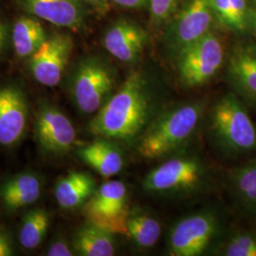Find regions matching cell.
I'll use <instances>...</instances> for the list:
<instances>
[{
	"instance_id": "1",
	"label": "cell",
	"mask_w": 256,
	"mask_h": 256,
	"mask_svg": "<svg viewBox=\"0 0 256 256\" xmlns=\"http://www.w3.org/2000/svg\"><path fill=\"white\" fill-rule=\"evenodd\" d=\"M164 108L146 77L134 72L96 112L90 131L96 137L133 144Z\"/></svg>"
},
{
	"instance_id": "2",
	"label": "cell",
	"mask_w": 256,
	"mask_h": 256,
	"mask_svg": "<svg viewBox=\"0 0 256 256\" xmlns=\"http://www.w3.org/2000/svg\"><path fill=\"white\" fill-rule=\"evenodd\" d=\"M204 108L200 101L164 108L135 144L138 154L144 160H160L176 153L196 134Z\"/></svg>"
},
{
	"instance_id": "3",
	"label": "cell",
	"mask_w": 256,
	"mask_h": 256,
	"mask_svg": "<svg viewBox=\"0 0 256 256\" xmlns=\"http://www.w3.org/2000/svg\"><path fill=\"white\" fill-rule=\"evenodd\" d=\"M209 128L214 142L230 155L256 151V126L244 104L230 92L214 104Z\"/></svg>"
},
{
	"instance_id": "4",
	"label": "cell",
	"mask_w": 256,
	"mask_h": 256,
	"mask_svg": "<svg viewBox=\"0 0 256 256\" xmlns=\"http://www.w3.org/2000/svg\"><path fill=\"white\" fill-rule=\"evenodd\" d=\"M208 168L200 156L176 154L153 168L144 180V191L160 196L198 192L208 180Z\"/></svg>"
},
{
	"instance_id": "5",
	"label": "cell",
	"mask_w": 256,
	"mask_h": 256,
	"mask_svg": "<svg viewBox=\"0 0 256 256\" xmlns=\"http://www.w3.org/2000/svg\"><path fill=\"white\" fill-rule=\"evenodd\" d=\"M116 82L111 68L102 60L88 57L75 70L72 95L77 108L84 114L96 113L112 95Z\"/></svg>"
},
{
	"instance_id": "6",
	"label": "cell",
	"mask_w": 256,
	"mask_h": 256,
	"mask_svg": "<svg viewBox=\"0 0 256 256\" xmlns=\"http://www.w3.org/2000/svg\"><path fill=\"white\" fill-rule=\"evenodd\" d=\"M225 60V48L214 32L184 48L178 55L180 80L185 88H198L220 72Z\"/></svg>"
},
{
	"instance_id": "7",
	"label": "cell",
	"mask_w": 256,
	"mask_h": 256,
	"mask_svg": "<svg viewBox=\"0 0 256 256\" xmlns=\"http://www.w3.org/2000/svg\"><path fill=\"white\" fill-rule=\"evenodd\" d=\"M82 212L88 222L113 234H126L130 214L126 184L120 180L102 183L82 205Z\"/></svg>"
},
{
	"instance_id": "8",
	"label": "cell",
	"mask_w": 256,
	"mask_h": 256,
	"mask_svg": "<svg viewBox=\"0 0 256 256\" xmlns=\"http://www.w3.org/2000/svg\"><path fill=\"white\" fill-rule=\"evenodd\" d=\"M220 228L212 212H200L180 220L171 230L168 248L174 256H200L209 247Z\"/></svg>"
},
{
	"instance_id": "9",
	"label": "cell",
	"mask_w": 256,
	"mask_h": 256,
	"mask_svg": "<svg viewBox=\"0 0 256 256\" xmlns=\"http://www.w3.org/2000/svg\"><path fill=\"white\" fill-rule=\"evenodd\" d=\"M72 50L74 41L68 34H56L46 37L30 57V68L37 82L50 88L57 86L63 77Z\"/></svg>"
},
{
	"instance_id": "10",
	"label": "cell",
	"mask_w": 256,
	"mask_h": 256,
	"mask_svg": "<svg viewBox=\"0 0 256 256\" xmlns=\"http://www.w3.org/2000/svg\"><path fill=\"white\" fill-rule=\"evenodd\" d=\"M34 136L39 148L46 154L61 156L72 150L76 130L72 120L57 108L42 106L34 120Z\"/></svg>"
},
{
	"instance_id": "11",
	"label": "cell",
	"mask_w": 256,
	"mask_h": 256,
	"mask_svg": "<svg viewBox=\"0 0 256 256\" xmlns=\"http://www.w3.org/2000/svg\"><path fill=\"white\" fill-rule=\"evenodd\" d=\"M214 14L210 0H190L168 34V46L176 56L184 48L210 34Z\"/></svg>"
},
{
	"instance_id": "12",
	"label": "cell",
	"mask_w": 256,
	"mask_h": 256,
	"mask_svg": "<svg viewBox=\"0 0 256 256\" xmlns=\"http://www.w3.org/2000/svg\"><path fill=\"white\" fill-rule=\"evenodd\" d=\"M27 122L25 94L14 86H0V144H16L25 134Z\"/></svg>"
},
{
	"instance_id": "13",
	"label": "cell",
	"mask_w": 256,
	"mask_h": 256,
	"mask_svg": "<svg viewBox=\"0 0 256 256\" xmlns=\"http://www.w3.org/2000/svg\"><path fill=\"white\" fill-rule=\"evenodd\" d=\"M104 46L110 54L122 63H134L142 55L147 42L146 32L137 24L120 20L108 30Z\"/></svg>"
},
{
	"instance_id": "14",
	"label": "cell",
	"mask_w": 256,
	"mask_h": 256,
	"mask_svg": "<svg viewBox=\"0 0 256 256\" xmlns=\"http://www.w3.org/2000/svg\"><path fill=\"white\" fill-rule=\"evenodd\" d=\"M227 75L236 95L256 104V45L239 44L230 55Z\"/></svg>"
},
{
	"instance_id": "15",
	"label": "cell",
	"mask_w": 256,
	"mask_h": 256,
	"mask_svg": "<svg viewBox=\"0 0 256 256\" xmlns=\"http://www.w3.org/2000/svg\"><path fill=\"white\" fill-rule=\"evenodd\" d=\"M22 9L57 27L77 30L84 23L80 0H20Z\"/></svg>"
},
{
	"instance_id": "16",
	"label": "cell",
	"mask_w": 256,
	"mask_h": 256,
	"mask_svg": "<svg viewBox=\"0 0 256 256\" xmlns=\"http://www.w3.org/2000/svg\"><path fill=\"white\" fill-rule=\"evenodd\" d=\"M77 154L86 164L104 178L119 174L124 166L122 152L115 142L108 138H98L81 147Z\"/></svg>"
},
{
	"instance_id": "17",
	"label": "cell",
	"mask_w": 256,
	"mask_h": 256,
	"mask_svg": "<svg viewBox=\"0 0 256 256\" xmlns=\"http://www.w3.org/2000/svg\"><path fill=\"white\" fill-rule=\"evenodd\" d=\"M42 183L36 174L26 172L12 176L0 188V200L7 210H18L37 202Z\"/></svg>"
},
{
	"instance_id": "18",
	"label": "cell",
	"mask_w": 256,
	"mask_h": 256,
	"mask_svg": "<svg viewBox=\"0 0 256 256\" xmlns=\"http://www.w3.org/2000/svg\"><path fill=\"white\" fill-rule=\"evenodd\" d=\"M96 189V182L90 174L72 172L56 183L55 200L61 208L72 210L82 206Z\"/></svg>"
},
{
	"instance_id": "19",
	"label": "cell",
	"mask_w": 256,
	"mask_h": 256,
	"mask_svg": "<svg viewBox=\"0 0 256 256\" xmlns=\"http://www.w3.org/2000/svg\"><path fill=\"white\" fill-rule=\"evenodd\" d=\"M72 247L74 252L82 256H112L116 252L113 234L90 222L77 230Z\"/></svg>"
},
{
	"instance_id": "20",
	"label": "cell",
	"mask_w": 256,
	"mask_h": 256,
	"mask_svg": "<svg viewBox=\"0 0 256 256\" xmlns=\"http://www.w3.org/2000/svg\"><path fill=\"white\" fill-rule=\"evenodd\" d=\"M45 28L32 18H20L12 28V45L20 58L34 54L46 39Z\"/></svg>"
},
{
	"instance_id": "21",
	"label": "cell",
	"mask_w": 256,
	"mask_h": 256,
	"mask_svg": "<svg viewBox=\"0 0 256 256\" xmlns=\"http://www.w3.org/2000/svg\"><path fill=\"white\" fill-rule=\"evenodd\" d=\"M229 185L242 207L256 212V158L234 169L230 173Z\"/></svg>"
},
{
	"instance_id": "22",
	"label": "cell",
	"mask_w": 256,
	"mask_h": 256,
	"mask_svg": "<svg viewBox=\"0 0 256 256\" xmlns=\"http://www.w3.org/2000/svg\"><path fill=\"white\" fill-rule=\"evenodd\" d=\"M126 234L138 247L148 248L155 246L162 236L160 222L144 212L134 210L129 214Z\"/></svg>"
},
{
	"instance_id": "23",
	"label": "cell",
	"mask_w": 256,
	"mask_h": 256,
	"mask_svg": "<svg viewBox=\"0 0 256 256\" xmlns=\"http://www.w3.org/2000/svg\"><path fill=\"white\" fill-rule=\"evenodd\" d=\"M214 18L234 32H242L250 24V12L247 0H210Z\"/></svg>"
},
{
	"instance_id": "24",
	"label": "cell",
	"mask_w": 256,
	"mask_h": 256,
	"mask_svg": "<svg viewBox=\"0 0 256 256\" xmlns=\"http://www.w3.org/2000/svg\"><path fill=\"white\" fill-rule=\"evenodd\" d=\"M50 222V214L44 209H34L28 212L19 230L21 246L27 250L38 247L46 236Z\"/></svg>"
},
{
	"instance_id": "25",
	"label": "cell",
	"mask_w": 256,
	"mask_h": 256,
	"mask_svg": "<svg viewBox=\"0 0 256 256\" xmlns=\"http://www.w3.org/2000/svg\"><path fill=\"white\" fill-rule=\"evenodd\" d=\"M221 252L226 256H256V234L239 232L232 236Z\"/></svg>"
},
{
	"instance_id": "26",
	"label": "cell",
	"mask_w": 256,
	"mask_h": 256,
	"mask_svg": "<svg viewBox=\"0 0 256 256\" xmlns=\"http://www.w3.org/2000/svg\"><path fill=\"white\" fill-rule=\"evenodd\" d=\"M152 19L162 22L168 18L174 12L178 0H148Z\"/></svg>"
},
{
	"instance_id": "27",
	"label": "cell",
	"mask_w": 256,
	"mask_h": 256,
	"mask_svg": "<svg viewBox=\"0 0 256 256\" xmlns=\"http://www.w3.org/2000/svg\"><path fill=\"white\" fill-rule=\"evenodd\" d=\"M74 252L64 239H57L48 248V256H72Z\"/></svg>"
},
{
	"instance_id": "28",
	"label": "cell",
	"mask_w": 256,
	"mask_h": 256,
	"mask_svg": "<svg viewBox=\"0 0 256 256\" xmlns=\"http://www.w3.org/2000/svg\"><path fill=\"white\" fill-rule=\"evenodd\" d=\"M14 254L12 238L8 232L0 228V256H10Z\"/></svg>"
},
{
	"instance_id": "29",
	"label": "cell",
	"mask_w": 256,
	"mask_h": 256,
	"mask_svg": "<svg viewBox=\"0 0 256 256\" xmlns=\"http://www.w3.org/2000/svg\"><path fill=\"white\" fill-rule=\"evenodd\" d=\"M118 6L126 9H137L142 7L146 0H112Z\"/></svg>"
},
{
	"instance_id": "30",
	"label": "cell",
	"mask_w": 256,
	"mask_h": 256,
	"mask_svg": "<svg viewBox=\"0 0 256 256\" xmlns=\"http://www.w3.org/2000/svg\"><path fill=\"white\" fill-rule=\"evenodd\" d=\"M84 1L93 6L99 12H106L108 8V0H84Z\"/></svg>"
},
{
	"instance_id": "31",
	"label": "cell",
	"mask_w": 256,
	"mask_h": 256,
	"mask_svg": "<svg viewBox=\"0 0 256 256\" xmlns=\"http://www.w3.org/2000/svg\"><path fill=\"white\" fill-rule=\"evenodd\" d=\"M6 39H7V28L5 24L0 20V54L4 50Z\"/></svg>"
},
{
	"instance_id": "32",
	"label": "cell",
	"mask_w": 256,
	"mask_h": 256,
	"mask_svg": "<svg viewBox=\"0 0 256 256\" xmlns=\"http://www.w3.org/2000/svg\"><path fill=\"white\" fill-rule=\"evenodd\" d=\"M248 26L252 28V32L254 34V36H256V6L254 10L250 12Z\"/></svg>"
}]
</instances>
